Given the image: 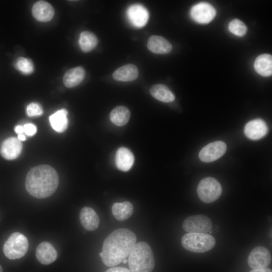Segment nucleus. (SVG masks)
<instances>
[{"label": "nucleus", "instance_id": "4be33fe9", "mask_svg": "<svg viewBox=\"0 0 272 272\" xmlns=\"http://www.w3.org/2000/svg\"><path fill=\"white\" fill-rule=\"evenodd\" d=\"M67 111L65 109H61L51 115L49 121L52 128L56 132H62L67 127Z\"/></svg>", "mask_w": 272, "mask_h": 272}, {"label": "nucleus", "instance_id": "cd10ccee", "mask_svg": "<svg viewBox=\"0 0 272 272\" xmlns=\"http://www.w3.org/2000/svg\"><path fill=\"white\" fill-rule=\"evenodd\" d=\"M228 28L232 33L238 36H244L246 34L247 30V27L244 23L237 19L232 20L229 23Z\"/></svg>", "mask_w": 272, "mask_h": 272}, {"label": "nucleus", "instance_id": "7c9ffc66", "mask_svg": "<svg viewBox=\"0 0 272 272\" xmlns=\"http://www.w3.org/2000/svg\"><path fill=\"white\" fill-rule=\"evenodd\" d=\"M105 272H131V271L124 267H113L108 269Z\"/></svg>", "mask_w": 272, "mask_h": 272}, {"label": "nucleus", "instance_id": "412c9836", "mask_svg": "<svg viewBox=\"0 0 272 272\" xmlns=\"http://www.w3.org/2000/svg\"><path fill=\"white\" fill-rule=\"evenodd\" d=\"M254 67L256 72L263 77H269L272 74V56L268 54H263L255 59Z\"/></svg>", "mask_w": 272, "mask_h": 272}, {"label": "nucleus", "instance_id": "7ed1b4c3", "mask_svg": "<svg viewBox=\"0 0 272 272\" xmlns=\"http://www.w3.org/2000/svg\"><path fill=\"white\" fill-rule=\"evenodd\" d=\"M127 261L131 272H151L155 266L152 249L145 242L135 243Z\"/></svg>", "mask_w": 272, "mask_h": 272}, {"label": "nucleus", "instance_id": "dca6fc26", "mask_svg": "<svg viewBox=\"0 0 272 272\" xmlns=\"http://www.w3.org/2000/svg\"><path fill=\"white\" fill-rule=\"evenodd\" d=\"M80 220L82 226L89 231L96 230L99 225V218L95 211L90 207H85L81 209Z\"/></svg>", "mask_w": 272, "mask_h": 272}, {"label": "nucleus", "instance_id": "1a4fd4ad", "mask_svg": "<svg viewBox=\"0 0 272 272\" xmlns=\"http://www.w3.org/2000/svg\"><path fill=\"white\" fill-rule=\"evenodd\" d=\"M190 14L191 18L196 23L207 24L214 19L216 11L211 4L201 2L193 6Z\"/></svg>", "mask_w": 272, "mask_h": 272}, {"label": "nucleus", "instance_id": "72a5a7b5", "mask_svg": "<svg viewBox=\"0 0 272 272\" xmlns=\"http://www.w3.org/2000/svg\"><path fill=\"white\" fill-rule=\"evenodd\" d=\"M218 231H219V227L217 225H214L213 226H212L211 229V232H213L214 233H216L218 232Z\"/></svg>", "mask_w": 272, "mask_h": 272}, {"label": "nucleus", "instance_id": "393cba45", "mask_svg": "<svg viewBox=\"0 0 272 272\" xmlns=\"http://www.w3.org/2000/svg\"><path fill=\"white\" fill-rule=\"evenodd\" d=\"M130 116L129 109L123 106H118L112 109L110 113L111 121L116 125L122 126L128 121Z\"/></svg>", "mask_w": 272, "mask_h": 272}, {"label": "nucleus", "instance_id": "c85d7f7f", "mask_svg": "<svg viewBox=\"0 0 272 272\" xmlns=\"http://www.w3.org/2000/svg\"><path fill=\"white\" fill-rule=\"evenodd\" d=\"M26 113L30 117L40 116L43 113V109L39 104L31 103L27 106Z\"/></svg>", "mask_w": 272, "mask_h": 272}, {"label": "nucleus", "instance_id": "f257e3e1", "mask_svg": "<svg viewBox=\"0 0 272 272\" xmlns=\"http://www.w3.org/2000/svg\"><path fill=\"white\" fill-rule=\"evenodd\" d=\"M137 237L131 230L117 229L104 240L101 257L103 263L107 266H114L128 256L136 243Z\"/></svg>", "mask_w": 272, "mask_h": 272}, {"label": "nucleus", "instance_id": "473e14b6", "mask_svg": "<svg viewBox=\"0 0 272 272\" xmlns=\"http://www.w3.org/2000/svg\"><path fill=\"white\" fill-rule=\"evenodd\" d=\"M15 130L18 134H23L24 132L23 126L20 125L15 127Z\"/></svg>", "mask_w": 272, "mask_h": 272}, {"label": "nucleus", "instance_id": "2eb2a0df", "mask_svg": "<svg viewBox=\"0 0 272 272\" xmlns=\"http://www.w3.org/2000/svg\"><path fill=\"white\" fill-rule=\"evenodd\" d=\"M32 13L34 18L37 21L46 22L52 19L54 15V10L49 3L39 1L34 4Z\"/></svg>", "mask_w": 272, "mask_h": 272}, {"label": "nucleus", "instance_id": "aec40b11", "mask_svg": "<svg viewBox=\"0 0 272 272\" xmlns=\"http://www.w3.org/2000/svg\"><path fill=\"white\" fill-rule=\"evenodd\" d=\"M139 76L138 67L134 64H127L116 70L113 78L116 81L129 82L135 80Z\"/></svg>", "mask_w": 272, "mask_h": 272}, {"label": "nucleus", "instance_id": "2f4dec72", "mask_svg": "<svg viewBox=\"0 0 272 272\" xmlns=\"http://www.w3.org/2000/svg\"><path fill=\"white\" fill-rule=\"evenodd\" d=\"M249 272H272L271 270L268 268H255L251 270Z\"/></svg>", "mask_w": 272, "mask_h": 272}, {"label": "nucleus", "instance_id": "ddd939ff", "mask_svg": "<svg viewBox=\"0 0 272 272\" xmlns=\"http://www.w3.org/2000/svg\"><path fill=\"white\" fill-rule=\"evenodd\" d=\"M22 150L21 142L15 137L6 139L2 143L0 152L3 158L7 160H14L21 154Z\"/></svg>", "mask_w": 272, "mask_h": 272}, {"label": "nucleus", "instance_id": "6e6552de", "mask_svg": "<svg viewBox=\"0 0 272 272\" xmlns=\"http://www.w3.org/2000/svg\"><path fill=\"white\" fill-rule=\"evenodd\" d=\"M227 146L225 142L217 141L212 142L199 152V159L203 162L209 163L216 161L221 158L226 152Z\"/></svg>", "mask_w": 272, "mask_h": 272}, {"label": "nucleus", "instance_id": "4c0bfd02", "mask_svg": "<svg viewBox=\"0 0 272 272\" xmlns=\"http://www.w3.org/2000/svg\"><path fill=\"white\" fill-rule=\"evenodd\" d=\"M99 256H100L101 257H102V253L101 252L99 253Z\"/></svg>", "mask_w": 272, "mask_h": 272}, {"label": "nucleus", "instance_id": "0eeeda50", "mask_svg": "<svg viewBox=\"0 0 272 272\" xmlns=\"http://www.w3.org/2000/svg\"><path fill=\"white\" fill-rule=\"evenodd\" d=\"M212 222L202 215H195L186 218L183 222V229L188 233H207L211 231Z\"/></svg>", "mask_w": 272, "mask_h": 272}, {"label": "nucleus", "instance_id": "b1692460", "mask_svg": "<svg viewBox=\"0 0 272 272\" xmlns=\"http://www.w3.org/2000/svg\"><path fill=\"white\" fill-rule=\"evenodd\" d=\"M150 92L154 98L164 102H171L175 100L173 93L167 86L163 84L152 86L150 89Z\"/></svg>", "mask_w": 272, "mask_h": 272}, {"label": "nucleus", "instance_id": "f704fd0d", "mask_svg": "<svg viewBox=\"0 0 272 272\" xmlns=\"http://www.w3.org/2000/svg\"><path fill=\"white\" fill-rule=\"evenodd\" d=\"M17 138L20 141H24L26 140V137L23 134H18Z\"/></svg>", "mask_w": 272, "mask_h": 272}, {"label": "nucleus", "instance_id": "39448f33", "mask_svg": "<svg viewBox=\"0 0 272 272\" xmlns=\"http://www.w3.org/2000/svg\"><path fill=\"white\" fill-rule=\"evenodd\" d=\"M28 247L29 242L27 237L16 232L13 233L6 240L3 246V251L9 259H19L26 254Z\"/></svg>", "mask_w": 272, "mask_h": 272}, {"label": "nucleus", "instance_id": "bb28decb", "mask_svg": "<svg viewBox=\"0 0 272 272\" xmlns=\"http://www.w3.org/2000/svg\"><path fill=\"white\" fill-rule=\"evenodd\" d=\"M14 65L17 70L25 75L31 74L34 71L33 63L28 58L19 57L15 60Z\"/></svg>", "mask_w": 272, "mask_h": 272}, {"label": "nucleus", "instance_id": "9d476101", "mask_svg": "<svg viewBox=\"0 0 272 272\" xmlns=\"http://www.w3.org/2000/svg\"><path fill=\"white\" fill-rule=\"evenodd\" d=\"M271 260L269 250L263 246H257L249 254L247 262L250 267L261 268L267 267Z\"/></svg>", "mask_w": 272, "mask_h": 272}, {"label": "nucleus", "instance_id": "c9c22d12", "mask_svg": "<svg viewBox=\"0 0 272 272\" xmlns=\"http://www.w3.org/2000/svg\"><path fill=\"white\" fill-rule=\"evenodd\" d=\"M127 260L126 259H124L123 261V263H126L127 262Z\"/></svg>", "mask_w": 272, "mask_h": 272}, {"label": "nucleus", "instance_id": "f03ea898", "mask_svg": "<svg viewBox=\"0 0 272 272\" xmlns=\"http://www.w3.org/2000/svg\"><path fill=\"white\" fill-rule=\"evenodd\" d=\"M59 183L56 170L48 165H40L32 168L27 173L25 187L34 197L44 198L54 193Z\"/></svg>", "mask_w": 272, "mask_h": 272}, {"label": "nucleus", "instance_id": "f8f14e48", "mask_svg": "<svg viewBox=\"0 0 272 272\" xmlns=\"http://www.w3.org/2000/svg\"><path fill=\"white\" fill-rule=\"evenodd\" d=\"M127 14L131 24L138 28L144 26L149 20L148 10L140 4L130 6L127 9Z\"/></svg>", "mask_w": 272, "mask_h": 272}, {"label": "nucleus", "instance_id": "c756f323", "mask_svg": "<svg viewBox=\"0 0 272 272\" xmlns=\"http://www.w3.org/2000/svg\"><path fill=\"white\" fill-rule=\"evenodd\" d=\"M24 132L28 136L34 135L37 131L36 126L32 123L25 124L23 126Z\"/></svg>", "mask_w": 272, "mask_h": 272}, {"label": "nucleus", "instance_id": "9b49d317", "mask_svg": "<svg viewBox=\"0 0 272 272\" xmlns=\"http://www.w3.org/2000/svg\"><path fill=\"white\" fill-rule=\"evenodd\" d=\"M244 133L249 139L258 140L264 137L268 132L265 122L261 119H255L248 122L244 127Z\"/></svg>", "mask_w": 272, "mask_h": 272}, {"label": "nucleus", "instance_id": "f3484780", "mask_svg": "<svg viewBox=\"0 0 272 272\" xmlns=\"http://www.w3.org/2000/svg\"><path fill=\"white\" fill-rule=\"evenodd\" d=\"M115 162L118 169L122 171H127L133 165L134 156L129 149L121 147L116 151Z\"/></svg>", "mask_w": 272, "mask_h": 272}, {"label": "nucleus", "instance_id": "a878e982", "mask_svg": "<svg viewBox=\"0 0 272 272\" xmlns=\"http://www.w3.org/2000/svg\"><path fill=\"white\" fill-rule=\"evenodd\" d=\"M79 43L83 51L88 52L93 50L96 47L98 39L94 33L85 31L80 34Z\"/></svg>", "mask_w": 272, "mask_h": 272}, {"label": "nucleus", "instance_id": "423d86ee", "mask_svg": "<svg viewBox=\"0 0 272 272\" xmlns=\"http://www.w3.org/2000/svg\"><path fill=\"white\" fill-rule=\"evenodd\" d=\"M200 199L205 203H211L218 199L222 192L220 183L212 177H206L200 181L197 187Z\"/></svg>", "mask_w": 272, "mask_h": 272}, {"label": "nucleus", "instance_id": "e433bc0d", "mask_svg": "<svg viewBox=\"0 0 272 272\" xmlns=\"http://www.w3.org/2000/svg\"><path fill=\"white\" fill-rule=\"evenodd\" d=\"M0 272H3V269L1 265H0Z\"/></svg>", "mask_w": 272, "mask_h": 272}, {"label": "nucleus", "instance_id": "5701e85b", "mask_svg": "<svg viewBox=\"0 0 272 272\" xmlns=\"http://www.w3.org/2000/svg\"><path fill=\"white\" fill-rule=\"evenodd\" d=\"M112 213L118 221H123L129 218L133 212V207L129 201L114 202L111 208Z\"/></svg>", "mask_w": 272, "mask_h": 272}, {"label": "nucleus", "instance_id": "4468645a", "mask_svg": "<svg viewBox=\"0 0 272 272\" xmlns=\"http://www.w3.org/2000/svg\"><path fill=\"white\" fill-rule=\"evenodd\" d=\"M36 255L39 262L47 265L56 260L57 253L51 244L48 242H42L36 248Z\"/></svg>", "mask_w": 272, "mask_h": 272}, {"label": "nucleus", "instance_id": "20e7f679", "mask_svg": "<svg viewBox=\"0 0 272 272\" xmlns=\"http://www.w3.org/2000/svg\"><path fill=\"white\" fill-rule=\"evenodd\" d=\"M181 244L189 251L203 253L213 249L216 240L212 235L208 233H188L182 237Z\"/></svg>", "mask_w": 272, "mask_h": 272}, {"label": "nucleus", "instance_id": "6ab92c4d", "mask_svg": "<svg viewBox=\"0 0 272 272\" xmlns=\"http://www.w3.org/2000/svg\"><path fill=\"white\" fill-rule=\"evenodd\" d=\"M85 76V69L81 66H77L65 72L63 77V82L67 88L75 87L82 82Z\"/></svg>", "mask_w": 272, "mask_h": 272}, {"label": "nucleus", "instance_id": "a211bd4d", "mask_svg": "<svg viewBox=\"0 0 272 272\" xmlns=\"http://www.w3.org/2000/svg\"><path fill=\"white\" fill-rule=\"evenodd\" d=\"M147 47L149 50L156 54L168 53L172 48V45L168 40L157 35H153L149 37Z\"/></svg>", "mask_w": 272, "mask_h": 272}]
</instances>
